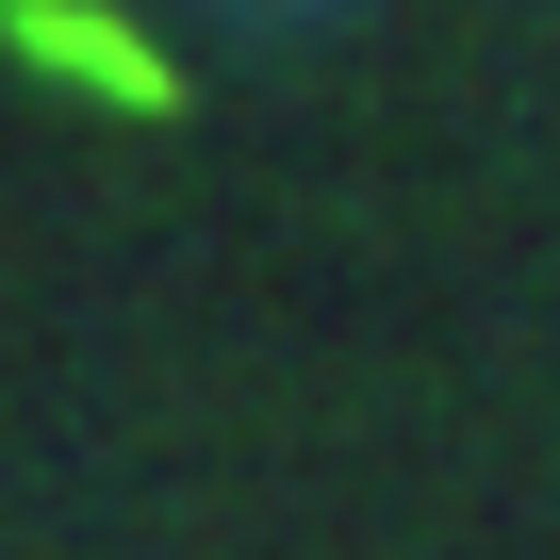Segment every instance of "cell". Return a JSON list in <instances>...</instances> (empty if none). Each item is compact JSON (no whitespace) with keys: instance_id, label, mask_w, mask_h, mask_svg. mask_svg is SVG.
<instances>
[{"instance_id":"1","label":"cell","mask_w":560,"mask_h":560,"mask_svg":"<svg viewBox=\"0 0 560 560\" xmlns=\"http://www.w3.org/2000/svg\"><path fill=\"white\" fill-rule=\"evenodd\" d=\"M0 34H18V50H34V67H67V83H83V100H132V116H149V100H165V67H149V50H132V34H116V18H67V0H0Z\"/></svg>"}]
</instances>
